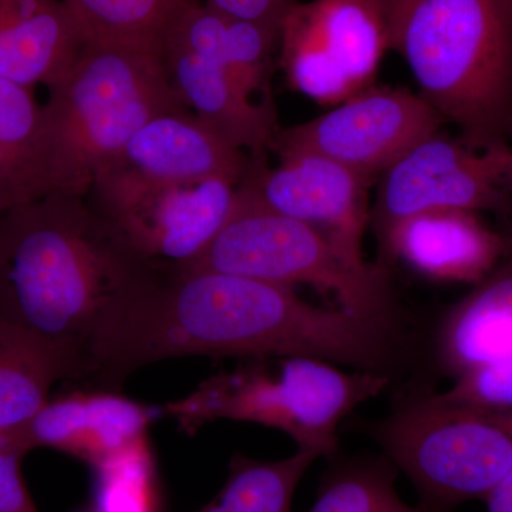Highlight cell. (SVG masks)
I'll use <instances>...</instances> for the list:
<instances>
[{
	"label": "cell",
	"instance_id": "3",
	"mask_svg": "<svg viewBox=\"0 0 512 512\" xmlns=\"http://www.w3.org/2000/svg\"><path fill=\"white\" fill-rule=\"evenodd\" d=\"M43 104L53 191L86 197L96 175L148 121L185 107L163 47L87 40Z\"/></svg>",
	"mask_w": 512,
	"mask_h": 512
},
{
	"label": "cell",
	"instance_id": "4",
	"mask_svg": "<svg viewBox=\"0 0 512 512\" xmlns=\"http://www.w3.org/2000/svg\"><path fill=\"white\" fill-rule=\"evenodd\" d=\"M392 382L312 357H256L208 377L183 399L161 406V413L190 434L218 420L272 427L298 450L330 460L340 453V423Z\"/></svg>",
	"mask_w": 512,
	"mask_h": 512
},
{
	"label": "cell",
	"instance_id": "17",
	"mask_svg": "<svg viewBox=\"0 0 512 512\" xmlns=\"http://www.w3.org/2000/svg\"><path fill=\"white\" fill-rule=\"evenodd\" d=\"M278 26L231 18L202 3L187 0L165 30L163 47L187 50L221 67L252 94L269 92L278 64Z\"/></svg>",
	"mask_w": 512,
	"mask_h": 512
},
{
	"label": "cell",
	"instance_id": "8",
	"mask_svg": "<svg viewBox=\"0 0 512 512\" xmlns=\"http://www.w3.org/2000/svg\"><path fill=\"white\" fill-rule=\"evenodd\" d=\"M86 200L141 259L184 266L198 258L234 214L238 183L225 178L151 181L101 171Z\"/></svg>",
	"mask_w": 512,
	"mask_h": 512
},
{
	"label": "cell",
	"instance_id": "22",
	"mask_svg": "<svg viewBox=\"0 0 512 512\" xmlns=\"http://www.w3.org/2000/svg\"><path fill=\"white\" fill-rule=\"evenodd\" d=\"M320 477L315 503L306 512H426L396 491L399 470L382 456L330 458Z\"/></svg>",
	"mask_w": 512,
	"mask_h": 512
},
{
	"label": "cell",
	"instance_id": "9",
	"mask_svg": "<svg viewBox=\"0 0 512 512\" xmlns=\"http://www.w3.org/2000/svg\"><path fill=\"white\" fill-rule=\"evenodd\" d=\"M511 156L512 146L474 150L437 131L379 175L369 227L379 241L397 221L424 211L494 212L510 220Z\"/></svg>",
	"mask_w": 512,
	"mask_h": 512
},
{
	"label": "cell",
	"instance_id": "20",
	"mask_svg": "<svg viewBox=\"0 0 512 512\" xmlns=\"http://www.w3.org/2000/svg\"><path fill=\"white\" fill-rule=\"evenodd\" d=\"M62 379H72V369L55 349L0 319V434L25 427Z\"/></svg>",
	"mask_w": 512,
	"mask_h": 512
},
{
	"label": "cell",
	"instance_id": "1",
	"mask_svg": "<svg viewBox=\"0 0 512 512\" xmlns=\"http://www.w3.org/2000/svg\"><path fill=\"white\" fill-rule=\"evenodd\" d=\"M153 266L86 197L49 192L0 217V319L43 340L83 379L97 336Z\"/></svg>",
	"mask_w": 512,
	"mask_h": 512
},
{
	"label": "cell",
	"instance_id": "25",
	"mask_svg": "<svg viewBox=\"0 0 512 512\" xmlns=\"http://www.w3.org/2000/svg\"><path fill=\"white\" fill-rule=\"evenodd\" d=\"M26 454L15 437L0 434V512H39L20 468Z\"/></svg>",
	"mask_w": 512,
	"mask_h": 512
},
{
	"label": "cell",
	"instance_id": "12",
	"mask_svg": "<svg viewBox=\"0 0 512 512\" xmlns=\"http://www.w3.org/2000/svg\"><path fill=\"white\" fill-rule=\"evenodd\" d=\"M158 419H163L161 406L137 402L116 390L73 392L49 399L10 436L28 453L50 448L99 471L146 444L148 430Z\"/></svg>",
	"mask_w": 512,
	"mask_h": 512
},
{
	"label": "cell",
	"instance_id": "5",
	"mask_svg": "<svg viewBox=\"0 0 512 512\" xmlns=\"http://www.w3.org/2000/svg\"><path fill=\"white\" fill-rule=\"evenodd\" d=\"M369 434L426 512L484 501L512 468V410L447 402L437 392L406 397Z\"/></svg>",
	"mask_w": 512,
	"mask_h": 512
},
{
	"label": "cell",
	"instance_id": "26",
	"mask_svg": "<svg viewBox=\"0 0 512 512\" xmlns=\"http://www.w3.org/2000/svg\"><path fill=\"white\" fill-rule=\"evenodd\" d=\"M201 2L231 18L281 28L282 20L299 0H201Z\"/></svg>",
	"mask_w": 512,
	"mask_h": 512
},
{
	"label": "cell",
	"instance_id": "19",
	"mask_svg": "<svg viewBox=\"0 0 512 512\" xmlns=\"http://www.w3.org/2000/svg\"><path fill=\"white\" fill-rule=\"evenodd\" d=\"M52 191L43 104L33 89L0 80V217Z\"/></svg>",
	"mask_w": 512,
	"mask_h": 512
},
{
	"label": "cell",
	"instance_id": "10",
	"mask_svg": "<svg viewBox=\"0 0 512 512\" xmlns=\"http://www.w3.org/2000/svg\"><path fill=\"white\" fill-rule=\"evenodd\" d=\"M443 124L419 94L373 84L316 119L279 128L271 151L315 154L376 178Z\"/></svg>",
	"mask_w": 512,
	"mask_h": 512
},
{
	"label": "cell",
	"instance_id": "18",
	"mask_svg": "<svg viewBox=\"0 0 512 512\" xmlns=\"http://www.w3.org/2000/svg\"><path fill=\"white\" fill-rule=\"evenodd\" d=\"M512 355V261H503L441 319L436 333L440 369L457 379Z\"/></svg>",
	"mask_w": 512,
	"mask_h": 512
},
{
	"label": "cell",
	"instance_id": "27",
	"mask_svg": "<svg viewBox=\"0 0 512 512\" xmlns=\"http://www.w3.org/2000/svg\"><path fill=\"white\" fill-rule=\"evenodd\" d=\"M485 512H512V468L484 500Z\"/></svg>",
	"mask_w": 512,
	"mask_h": 512
},
{
	"label": "cell",
	"instance_id": "6",
	"mask_svg": "<svg viewBox=\"0 0 512 512\" xmlns=\"http://www.w3.org/2000/svg\"><path fill=\"white\" fill-rule=\"evenodd\" d=\"M184 268L242 276L293 288L312 286L339 308L367 315L397 313L387 266L356 268L318 229L238 197L227 224Z\"/></svg>",
	"mask_w": 512,
	"mask_h": 512
},
{
	"label": "cell",
	"instance_id": "21",
	"mask_svg": "<svg viewBox=\"0 0 512 512\" xmlns=\"http://www.w3.org/2000/svg\"><path fill=\"white\" fill-rule=\"evenodd\" d=\"M318 458L306 450L276 461L235 454L227 483L211 503L195 512H292L296 488Z\"/></svg>",
	"mask_w": 512,
	"mask_h": 512
},
{
	"label": "cell",
	"instance_id": "11",
	"mask_svg": "<svg viewBox=\"0 0 512 512\" xmlns=\"http://www.w3.org/2000/svg\"><path fill=\"white\" fill-rule=\"evenodd\" d=\"M375 178L315 156L279 157L275 167L265 156L251 157L238 184L241 200L311 225L356 268H369L363 237L370 222L369 190Z\"/></svg>",
	"mask_w": 512,
	"mask_h": 512
},
{
	"label": "cell",
	"instance_id": "29",
	"mask_svg": "<svg viewBox=\"0 0 512 512\" xmlns=\"http://www.w3.org/2000/svg\"><path fill=\"white\" fill-rule=\"evenodd\" d=\"M508 187H510V194H511V200H512V156H511L510 173H508Z\"/></svg>",
	"mask_w": 512,
	"mask_h": 512
},
{
	"label": "cell",
	"instance_id": "28",
	"mask_svg": "<svg viewBox=\"0 0 512 512\" xmlns=\"http://www.w3.org/2000/svg\"><path fill=\"white\" fill-rule=\"evenodd\" d=\"M505 242V255L503 261H512V217L508 221V227L503 232Z\"/></svg>",
	"mask_w": 512,
	"mask_h": 512
},
{
	"label": "cell",
	"instance_id": "7",
	"mask_svg": "<svg viewBox=\"0 0 512 512\" xmlns=\"http://www.w3.org/2000/svg\"><path fill=\"white\" fill-rule=\"evenodd\" d=\"M409 0H299L282 20L278 66L295 92L338 106L375 84Z\"/></svg>",
	"mask_w": 512,
	"mask_h": 512
},
{
	"label": "cell",
	"instance_id": "2",
	"mask_svg": "<svg viewBox=\"0 0 512 512\" xmlns=\"http://www.w3.org/2000/svg\"><path fill=\"white\" fill-rule=\"evenodd\" d=\"M396 53L474 150L512 140V0H409Z\"/></svg>",
	"mask_w": 512,
	"mask_h": 512
},
{
	"label": "cell",
	"instance_id": "15",
	"mask_svg": "<svg viewBox=\"0 0 512 512\" xmlns=\"http://www.w3.org/2000/svg\"><path fill=\"white\" fill-rule=\"evenodd\" d=\"M165 69L181 103L229 146L266 156L279 127L272 97L255 100L231 74L201 56L163 47Z\"/></svg>",
	"mask_w": 512,
	"mask_h": 512
},
{
	"label": "cell",
	"instance_id": "14",
	"mask_svg": "<svg viewBox=\"0 0 512 512\" xmlns=\"http://www.w3.org/2000/svg\"><path fill=\"white\" fill-rule=\"evenodd\" d=\"M249 163V154L229 146L187 107H181L148 121L101 171L151 181L225 178L239 184Z\"/></svg>",
	"mask_w": 512,
	"mask_h": 512
},
{
	"label": "cell",
	"instance_id": "24",
	"mask_svg": "<svg viewBox=\"0 0 512 512\" xmlns=\"http://www.w3.org/2000/svg\"><path fill=\"white\" fill-rule=\"evenodd\" d=\"M439 396L447 402L512 410V355L464 373Z\"/></svg>",
	"mask_w": 512,
	"mask_h": 512
},
{
	"label": "cell",
	"instance_id": "16",
	"mask_svg": "<svg viewBox=\"0 0 512 512\" xmlns=\"http://www.w3.org/2000/svg\"><path fill=\"white\" fill-rule=\"evenodd\" d=\"M86 42L63 0H0V80L50 89Z\"/></svg>",
	"mask_w": 512,
	"mask_h": 512
},
{
	"label": "cell",
	"instance_id": "13",
	"mask_svg": "<svg viewBox=\"0 0 512 512\" xmlns=\"http://www.w3.org/2000/svg\"><path fill=\"white\" fill-rule=\"evenodd\" d=\"M384 259H396L440 282L476 285L503 262V232L480 212L433 210L403 218L379 239ZM384 261V265H386Z\"/></svg>",
	"mask_w": 512,
	"mask_h": 512
},
{
	"label": "cell",
	"instance_id": "23",
	"mask_svg": "<svg viewBox=\"0 0 512 512\" xmlns=\"http://www.w3.org/2000/svg\"><path fill=\"white\" fill-rule=\"evenodd\" d=\"M87 40L163 47L165 30L187 0H63Z\"/></svg>",
	"mask_w": 512,
	"mask_h": 512
}]
</instances>
